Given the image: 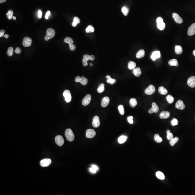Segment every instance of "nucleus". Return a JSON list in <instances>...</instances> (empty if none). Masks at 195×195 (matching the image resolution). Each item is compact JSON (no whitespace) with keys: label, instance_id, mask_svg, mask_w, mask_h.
I'll return each mask as SVG.
<instances>
[{"label":"nucleus","instance_id":"0eeeda50","mask_svg":"<svg viewBox=\"0 0 195 195\" xmlns=\"http://www.w3.org/2000/svg\"><path fill=\"white\" fill-rule=\"evenodd\" d=\"M91 99V95L89 94L87 95L82 101V105L84 106H87L90 103Z\"/></svg>","mask_w":195,"mask_h":195},{"label":"nucleus","instance_id":"a211bd4d","mask_svg":"<svg viewBox=\"0 0 195 195\" xmlns=\"http://www.w3.org/2000/svg\"><path fill=\"white\" fill-rule=\"evenodd\" d=\"M158 91L160 94L165 95L168 93V91L163 86H160L158 89Z\"/></svg>","mask_w":195,"mask_h":195},{"label":"nucleus","instance_id":"c85d7f7f","mask_svg":"<svg viewBox=\"0 0 195 195\" xmlns=\"http://www.w3.org/2000/svg\"><path fill=\"white\" fill-rule=\"evenodd\" d=\"M127 138V137L125 136H120L118 139V142L119 144H122L124 142L126 141Z\"/></svg>","mask_w":195,"mask_h":195},{"label":"nucleus","instance_id":"864d4df0","mask_svg":"<svg viewBox=\"0 0 195 195\" xmlns=\"http://www.w3.org/2000/svg\"><path fill=\"white\" fill-rule=\"evenodd\" d=\"M50 11H47L45 15V18L46 19H48V17L50 15Z\"/></svg>","mask_w":195,"mask_h":195},{"label":"nucleus","instance_id":"79ce46f5","mask_svg":"<svg viewBox=\"0 0 195 195\" xmlns=\"http://www.w3.org/2000/svg\"><path fill=\"white\" fill-rule=\"evenodd\" d=\"M13 49L12 47H9L7 51V54L8 56H11L13 54Z\"/></svg>","mask_w":195,"mask_h":195},{"label":"nucleus","instance_id":"393cba45","mask_svg":"<svg viewBox=\"0 0 195 195\" xmlns=\"http://www.w3.org/2000/svg\"><path fill=\"white\" fill-rule=\"evenodd\" d=\"M136 63L133 61H130L128 62V68L129 70H133L136 68Z\"/></svg>","mask_w":195,"mask_h":195},{"label":"nucleus","instance_id":"4c0bfd02","mask_svg":"<svg viewBox=\"0 0 195 195\" xmlns=\"http://www.w3.org/2000/svg\"><path fill=\"white\" fill-rule=\"evenodd\" d=\"M166 99L168 103L170 104H172L174 102V98L172 95H167L166 97Z\"/></svg>","mask_w":195,"mask_h":195},{"label":"nucleus","instance_id":"6ab92c4d","mask_svg":"<svg viewBox=\"0 0 195 195\" xmlns=\"http://www.w3.org/2000/svg\"><path fill=\"white\" fill-rule=\"evenodd\" d=\"M133 74H134L136 76H140L142 74L140 68H135L133 70Z\"/></svg>","mask_w":195,"mask_h":195},{"label":"nucleus","instance_id":"3c124183","mask_svg":"<svg viewBox=\"0 0 195 195\" xmlns=\"http://www.w3.org/2000/svg\"><path fill=\"white\" fill-rule=\"evenodd\" d=\"M81 77L80 76H77L75 78V80L76 82H80Z\"/></svg>","mask_w":195,"mask_h":195},{"label":"nucleus","instance_id":"680f3d73","mask_svg":"<svg viewBox=\"0 0 195 195\" xmlns=\"http://www.w3.org/2000/svg\"><path fill=\"white\" fill-rule=\"evenodd\" d=\"M6 1V0H0V3H3L5 2Z\"/></svg>","mask_w":195,"mask_h":195},{"label":"nucleus","instance_id":"4468645a","mask_svg":"<svg viewBox=\"0 0 195 195\" xmlns=\"http://www.w3.org/2000/svg\"><path fill=\"white\" fill-rule=\"evenodd\" d=\"M195 33V23H193L187 31L188 35L190 36L194 35Z\"/></svg>","mask_w":195,"mask_h":195},{"label":"nucleus","instance_id":"423d86ee","mask_svg":"<svg viewBox=\"0 0 195 195\" xmlns=\"http://www.w3.org/2000/svg\"><path fill=\"white\" fill-rule=\"evenodd\" d=\"M32 43V40L31 38L28 37L24 38L23 41V45L25 47H29L31 46Z\"/></svg>","mask_w":195,"mask_h":195},{"label":"nucleus","instance_id":"de8ad7c7","mask_svg":"<svg viewBox=\"0 0 195 195\" xmlns=\"http://www.w3.org/2000/svg\"><path fill=\"white\" fill-rule=\"evenodd\" d=\"M156 22H157V24L160 23H162V22H163V19L161 17H158L157 18V20H156Z\"/></svg>","mask_w":195,"mask_h":195},{"label":"nucleus","instance_id":"7ed1b4c3","mask_svg":"<svg viewBox=\"0 0 195 195\" xmlns=\"http://www.w3.org/2000/svg\"><path fill=\"white\" fill-rule=\"evenodd\" d=\"M63 96L65 98V101L67 103L70 102L72 100V96L70 90H66L63 93Z\"/></svg>","mask_w":195,"mask_h":195},{"label":"nucleus","instance_id":"8fccbe9b","mask_svg":"<svg viewBox=\"0 0 195 195\" xmlns=\"http://www.w3.org/2000/svg\"><path fill=\"white\" fill-rule=\"evenodd\" d=\"M5 33V31L4 30H1L0 31V37L1 38L2 37H3Z\"/></svg>","mask_w":195,"mask_h":195},{"label":"nucleus","instance_id":"a18cd8bd","mask_svg":"<svg viewBox=\"0 0 195 195\" xmlns=\"http://www.w3.org/2000/svg\"><path fill=\"white\" fill-rule=\"evenodd\" d=\"M83 59L87 62L88 60H90V56L88 54H85L83 56Z\"/></svg>","mask_w":195,"mask_h":195},{"label":"nucleus","instance_id":"69168bd1","mask_svg":"<svg viewBox=\"0 0 195 195\" xmlns=\"http://www.w3.org/2000/svg\"><path fill=\"white\" fill-rule=\"evenodd\" d=\"M90 64L91 66H93V64Z\"/></svg>","mask_w":195,"mask_h":195},{"label":"nucleus","instance_id":"0e129e2a","mask_svg":"<svg viewBox=\"0 0 195 195\" xmlns=\"http://www.w3.org/2000/svg\"><path fill=\"white\" fill-rule=\"evenodd\" d=\"M193 55H194V56H195V50H194L193 51Z\"/></svg>","mask_w":195,"mask_h":195},{"label":"nucleus","instance_id":"f3484780","mask_svg":"<svg viewBox=\"0 0 195 195\" xmlns=\"http://www.w3.org/2000/svg\"><path fill=\"white\" fill-rule=\"evenodd\" d=\"M161 55L159 51H155L152 53L151 55V58L152 60L155 61L156 59V58L160 57Z\"/></svg>","mask_w":195,"mask_h":195},{"label":"nucleus","instance_id":"13d9d810","mask_svg":"<svg viewBox=\"0 0 195 195\" xmlns=\"http://www.w3.org/2000/svg\"><path fill=\"white\" fill-rule=\"evenodd\" d=\"M92 167H93V168L94 169H95V170H96V171H97V170H98V167L96 165H92Z\"/></svg>","mask_w":195,"mask_h":195},{"label":"nucleus","instance_id":"c03bdc74","mask_svg":"<svg viewBox=\"0 0 195 195\" xmlns=\"http://www.w3.org/2000/svg\"><path fill=\"white\" fill-rule=\"evenodd\" d=\"M133 117L132 116H130L128 117V122L130 124H132L133 123Z\"/></svg>","mask_w":195,"mask_h":195},{"label":"nucleus","instance_id":"49530a36","mask_svg":"<svg viewBox=\"0 0 195 195\" xmlns=\"http://www.w3.org/2000/svg\"><path fill=\"white\" fill-rule=\"evenodd\" d=\"M69 47H70V49L71 51H74L76 49V46L73 44L69 45Z\"/></svg>","mask_w":195,"mask_h":195},{"label":"nucleus","instance_id":"473e14b6","mask_svg":"<svg viewBox=\"0 0 195 195\" xmlns=\"http://www.w3.org/2000/svg\"><path fill=\"white\" fill-rule=\"evenodd\" d=\"M13 12L12 10H9L6 14L7 17L9 20H11L13 18Z\"/></svg>","mask_w":195,"mask_h":195},{"label":"nucleus","instance_id":"e433bc0d","mask_svg":"<svg viewBox=\"0 0 195 195\" xmlns=\"http://www.w3.org/2000/svg\"><path fill=\"white\" fill-rule=\"evenodd\" d=\"M64 42L65 43L68 44L69 45L73 44V43H74V41L72 39L69 37L66 38L64 39Z\"/></svg>","mask_w":195,"mask_h":195},{"label":"nucleus","instance_id":"37998d69","mask_svg":"<svg viewBox=\"0 0 195 195\" xmlns=\"http://www.w3.org/2000/svg\"><path fill=\"white\" fill-rule=\"evenodd\" d=\"M171 124L173 126L177 125L178 124V120L177 119L174 118L171 121Z\"/></svg>","mask_w":195,"mask_h":195},{"label":"nucleus","instance_id":"1a4fd4ad","mask_svg":"<svg viewBox=\"0 0 195 195\" xmlns=\"http://www.w3.org/2000/svg\"><path fill=\"white\" fill-rule=\"evenodd\" d=\"M96 135V132L92 129L87 130L86 132V136L87 138H91L94 137Z\"/></svg>","mask_w":195,"mask_h":195},{"label":"nucleus","instance_id":"c756f323","mask_svg":"<svg viewBox=\"0 0 195 195\" xmlns=\"http://www.w3.org/2000/svg\"><path fill=\"white\" fill-rule=\"evenodd\" d=\"M179 139L177 137L175 138H172L171 140H169V144H170L171 146H173L175 145V144L177 143L178 140H179Z\"/></svg>","mask_w":195,"mask_h":195},{"label":"nucleus","instance_id":"aec40b11","mask_svg":"<svg viewBox=\"0 0 195 195\" xmlns=\"http://www.w3.org/2000/svg\"><path fill=\"white\" fill-rule=\"evenodd\" d=\"M145 55V51L144 50H139L136 54V57L137 58H143Z\"/></svg>","mask_w":195,"mask_h":195},{"label":"nucleus","instance_id":"9d476101","mask_svg":"<svg viewBox=\"0 0 195 195\" xmlns=\"http://www.w3.org/2000/svg\"><path fill=\"white\" fill-rule=\"evenodd\" d=\"M172 17L176 23L179 24H181L183 23V20L181 17L176 13H173Z\"/></svg>","mask_w":195,"mask_h":195},{"label":"nucleus","instance_id":"052dcab7","mask_svg":"<svg viewBox=\"0 0 195 195\" xmlns=\"http://www.w3.org/2000/svg\"><path fill=\"white\" fill-rule=\"evenodd\" d=\"M3 37H4L5 38H9V36L8 35V34H6V35H4Z\"/></svg>","mask_w":195,"mask_h":195},{"label":"nucleus","instance_id":"c9c22d12","mask_svg":"<svg viewBox=\"0 0 195 195\" xmlns=\"http://www.w3.org/2000/svg\"><path fill=\"white\" fill-rule=\"evenodd\" d=\"M105 90V84H100L98 88V92L99 93H101Z\"/></svg>","mask_w":195,"mask_h":195},{"label":"nucleus","instance_id":"6e6552de","mask_svg":"<svg viewBox=\"0 0 195 195\" xmlns=\"http://www.w3.org/2000/svg\"><path fill=\"white\" fill-rule=\"evenodd\" d=\"M52 161L50 159H45L40 162V165L42 167H47L51 164Z\"/></svg>","mask_w":195,"mask_h":195},{"label":"nucleus","instance_id":"2f4dec72","mask_svg":"<svg viewBox=\"0 0 195 195\" xmlns=\"http://www.w3.org/2000/svg\"><path fill=\"white\" fill-rule=\"evenodd\" d=\"M80 83L82 85H86L88 83V80L84 77H81Z\"/></svg>","mask_w":195,"mask_h":195},{"label":"nucleus","instance_id":"4be33fe9","mask_svg":"<svg viewBox=\"0 0 195 195\" xmlns=\"http://www.w3.org/2000/svg\"><path fill=\"white\" fill-rule=\"evenodd\" d=\"M175 52L177 54H181L183 52V48L180 46L176 45L175 46Z\"/></svg>","mask_w":195,"mask_h":195},{"label":"nucleus","instance_id":"72a5a7b5","mask_svg":"<svg viewBox=\"0 0 195 195\" xmlns=\"http://www.w3.org/2000/svg\"><path fill=\"white\" fill-rule=\"evenodd\" d=\"M157 27L161 31H163L164 30L165 28V23L164 22L160 23L157 24Z\"/></svg>","mask_w":195,"mask_h":195},{"label":"nucleus","instance_id":"e2e57ef3","mask_svg":"<svg viewBox=\"0 0 195 195\" xmlns=\"http://www.w3.org/2000/svg\"><path fill=\"white\" fill-rule=\"evenodd\" d=\"M13 20H16V17H15L13 16Z\"/></svg>","mask_w":195,"mask_h":195},{"label":"nucleus","instance_id":"20e7f679","mask_svg":"<svg viewBox=\"0 0 195 195\" xmlns=\"http://www.w3.org/2000/svg\"><path fill=\"white\" fill-rule=\"evenodd\" d=\"M55 141L56 144L59 146H62L64 144V139L63 137L60 135H58L56 136Z\"/></svg>","mask_w":195,"mask_h":195},{"label":"nucleus","instance_id":"338daca9","mask_svg":"<svg viewBox=\"0 0 195 195\" xmlns=\"http://www.w3.org/2000/svg\"></svg>","mask_w":195,"mask_h":195},{"label":"nucleus","instance_id":"39448f33","mask_svg":"<svg viewBox=\"0 0 195 195\" xmlns=\"http://www.w3.org/2000/svg\"><path fill=\"white\" fill-rule=\"evenodd\" d=\"M155 88L154 85H149L145 90V93L148 95H151L154 93L155 92Z\"/></svg>","mask_w":195,"mask_h":195},{"label":"nucleus","instance_id":"9b49d317","mask_svg":"<svg viewBox=\"0 0 195 195\" xmlns=\"http://www.w3.org/2000/svg\"><path fill=\"white\" fill-rule=\"evenodd\" d=\"M100 125L99 117L97 116H94L93 119L92 125L94 128L98 127Z\"/></svg>","mask_w":195,"mask_h":195},{"label":"nucleus","instance_id":"2eb2a0df","mask_svg":"<svg viewBox=\"0 0 195 195\" xmlns=\"http://www.w3.org/2000/svg\"><path fill=\"white\" fill-rule=\"evenodd\" d=\"M110 101V99L108 97H105L103 98L101 101V106L103 107H107Z\"/></svg>","mask_w":195,"mask_h":195},{"label":"nucleus","instance_id":"09e8293b","mask_svg":"<svg viewBox=\"0 0 195 195\" xmlns=\"http://www.w3.org/2000/svg\"><path fill=\"white\" fill-rule=\"evenodd\" d=\"M21 52V50L20 48L17 47L15 50V52L17 54H20Z\"/></svg>","mask_w":195,"mask_h":195},{"label":"nucleus","instance_id":"dca6fc26","mask_svg":"<svg viewBox=\"0 0 195 195\" xmlns=\"http://www.w3.org/2000/svg\"><path fill=\"white\" fill-rule=\"evenodd\" d=\"M170 115V113L169 112L163 111L160 113L159 117L160 119H166L169 118Z\"/></svg>","mask_w":195,"mask_h":195},{"label":"nucleus","instance_id":"cd10ccee","mask_svg":"<svg viewBox=\"0 0 195 195\" xmlns=\"http://www.w3.org/2000/svg\"><path fill=\"white\" fill-rule=\"evenodd\" d=\"M130 105L132 107H134L137 105V101L136 99L135 98H132L130 101Z\"/></svg>","mask_w":195,"mask_h":195},{"label":"nucleus","instance_id":"a878e982","mask_svg":"<svg viewBox=\"0 0 195 195\" xmlns=\"http://www.w3.org/2000/svg\"><path fill=\"white\" fill-rule=\"evenodd\" d=\"M152 108L153 110L154 113H157L159 110V108L158 105L156 103H155V102L153 103L152 104Z\"/></svg>","mask_w":195,"mask_h":195},{"label":"nucleus","instance_id":"5fc2aeb1","mask_svg":"<svg viewBox=\"0 0 195 195\" xmlns=\"http://www.w3.org/2000/svg\"><path fill=\"white\" fill-rule=\"evenodd\" d=\"M90 171L91 172L93 173H96V171H97L94 169L93 168V167H91V168H90Z\"/></svg>","mask_w":195,"mask_h":195},{"label":"nucleus","instance_id":"f704fd0d","mask_svg":"<svg viewBox=\"0 0 195 195\" xmlns=\"http://www.w3.org/2000/svg\"><path fill=\"white\" fill-rule=\"evenodd\" d=\"M155 141L157 143H160L162 141V138L160 137L159 134H156L154 136Z\"/></svg>","mask_w":195,"mask_h":195},{"label":"nucleus","instance_id":"ea45409f","mask_svg":"<svg viewBox=\"0 0 195 195\" xmlns=\"http://www.w3.org/2000/svg\"><path fill=\"white\" fill-rule=\"evenodd\" d=\"M118 109L120 115H123L124 114V109L123 105H120L118 107Z\"/></svg>","mask_w":195,"mask_h":195},{"label":"nucleus","instance_id":"6e6d98bb","mask_svg":"<svg viewBox=\"0 0 195 195\" xmlns=\"http://www.w3.org/2000/svg\"><path fill=\"white\" fill-rule=\"evenodd\" d=\"M38 17H39V18H41L42 17V12L41 11L39 10L38 12Z\"/></svg>","mask_w":195,"mask_h":195},{"label":"nucleus","instance_id":"4d7b16f0","mask_svg":"<svg viewBox=\"0 0 195 195\" xmlns=\"http://www.w3.org/2000/svg\"><path fill=\"white\" fill-rule=\"evenodd\" d=\"M95 58V56L93 55H91L90 56V60L93 61V60H94Z\"/></svg>","mask_w":195,"mask_h":195},{"label":"nucleus","instance_id":"bb28decb","mask_svg":"<svg viewBox=\"0 0 195 195\" xmlns=\"http://www.w3.org/2000/svg\"><path fill=\"white\" fill-rule=\"evenodd\" d=\"M80 20L79 18L77 17H75L74 19V21L72 23V25L73 27H76L77 26V25L80 23Z\"/></svg>","mask_w":195,"mask_h":195},{"label":"nucleus","instance_id":"58836bf2","mask_svg":"<svg viewBox=\"0 0 195 195\" xmlns=\"http://www.w3.org/2000/svg\"><path fill=\"white\" fill-rule=\"evenodd\" d=\"M167 140H170L172 138H173V135L172 133H171L170 130H168L167 131Z\"/></svg>","mask_w":195,"mask_h":195},{"label":"nucleus","instance_id":"603ef678","mask_svg":"<svg viewBox=\"0 0 195 195\" xmlns=\"http://www.w3.org/2000/svg\"><path fill=\"white\" fill-rule=\"evenodd\" d=\"M82 62L83 65V66H87V65H88L87 61H86V60H85L83 59Z\"/></svg>","mask_w":195,"mask_h":195},{"label":"nucleus","instance_id":"bf43d9fd","mask_svg":"<svg viewBox=\"0 0 195 195\" xmlns=\"http://www.w3.org/2000/svg\"><path fill=\"white\" fill-rule=\"evenodd\" d=\"M148 113H149L150 114H152L154 113V112H153V110H152V109L151 108V109H149V111H148Z\"/></svg>","mask_w":195,"mask_h":195},{"label":"nucleus","instance_id":"ddd939ff","mask_svg":"<svg viewBox=\"0 0 195 195\" xmlns=\"http://www.w3.org/2000/svg\"><path fill=\"white\" fill-rule=\"evenodd\" d=\"M187 84L191 88L195 87V77L191 76L187 80Z\"/></svg>","mask_w":195,"mask_h":195},{"label":"nucleus","instance_id":"7c9ffc66","mask_svg":"<svg viewBox=\"0 0 195 195\" xmlns=\"http://www.w3.org/2000/svg\"><path fill=\"white\" fill-rule=\"evenodd\" d=\"M95 29L91 25L88 26L85 30V31L86 33H93Z\"/></svg>","mask_w":195,"mask_h":195},{"label":"nucleus","instance_id":"a19ab883","mask_svg":"<svg viewBox=\"0 0 195 195\" xmlns=\"http://www.w3.org/2000/svg\"><path fill=\"white\" fill-rule=\"evenodd\" d=\"M121 11L122 12L125 16H127L128 15V12H129V10L127 7L125 6L123 7V8H122Z\"/></svg>","mask_w":195,"mask_h":195},{"label":"nucleus","instance_id":"5701e85b","mask_svg":"<svg viewBox=\"0 0 195 195\" xmlns=\"http://www.w3.org/2000/svg\"><path fill=\"white\" fill-rule=\"evenodd\" d=\"M106 77L107 79V82L108 83H110L111 85H113L116 82V80L115 79L112 78L110 76H109V75H107Z\"/></svg>","mask_w":195,"mask_h":195},{"label":"nucleus","instance_id":"412c9836","mask_svg":"<svg viewBox=\"0 0 195 195\" xmlns=\"http://www.w3.org/2000/svg\"><path fill=\"white\" fill-rule=\"evenodd\" d=\"M168 64L170 66H179L178 61L176 59H172L169 60L168 62Z\"/></svg>","mask_w":195,"mask_h":195},{"label":"nucleus","instance_id":"f257e3e1","mask_svg":"<svg viewBox=\"0 0 195 195\" xmlns=\"http://www.w3.org/2000/svg\"><path fill=\"white\" fill-rule=\"evenodd\" d=\"M65 135L68 141L72 142L74 140V134L71 129H66L65 131Z\"/></svg>","mask_w":195,"mask_h":195},{"label":"nucleus","instance_id":"f8f14e48","mask_svg":"<svg viewBox=\"0 0 195 195\" xmlns=\"http://www.w3.org/2000/svg\"><path fill=\"white\" fill-rule=\"evenodd\" d=\"M176 107L179 110H183L185 109V104L183 103V101L181 100H178L176 104Z\"/></svg>","mask_w":195,"mask_h":195},{"label":"nucleus","instance_id":"b1692460","mask_svg":"<svg viewBox=\"0 0 195 195\" xmlns=\"http://www.w3.org/2000/svg\"><path fill=\"white\" fill-rule=\"evenodd\" d=\"M156 176L158 179H161V180H163L165 178L164 175L162 172H160V171H158L156 173Z\"/></svg>","mask_w":195,"mask_h":195},{"label":"nucleus","instance_id":"f03ea898","mask_svg":"<svg viewBox=\"0 0 195 195\" xmlns=\"http://www.w3.org/2000/svg\"><path fill=\"white\" fill-rule=\"evenodd\" d=\"M55 35V31L52 28H49L46 31V35L45 37V40L48 41L50 39L53 38Z\"/></svg>","mask_w":195,"mask_h":195}]
</instances>
